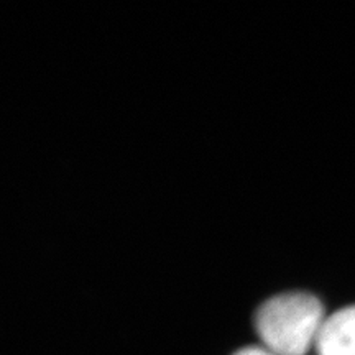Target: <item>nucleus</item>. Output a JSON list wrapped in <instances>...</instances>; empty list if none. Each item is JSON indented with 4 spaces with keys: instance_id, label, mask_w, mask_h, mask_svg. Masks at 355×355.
<instances>
[{
    "instance_id": "nucleus-1",
    "label": "nucleus",
    "mask_w": 355,
    "mask_h": 355,
    "mask_svg": "<svg viewBox=\"0 0 355 355\" xmlns=\"http://www.w3.org/2000/svg\"><path fill=\"white\" fill-rule=\"evenodd\" d=\"M327 314L318 295L290 290L261 301L252 322L259 344L273 354L308 355L316 349Z\"/></svg>"
},
{
    "instance_id": "nucleus-2",
    "label": "nucleus",
    "mask_w": 355,
    "mask_h": 355,
    "mask_svg": "<svg viewBox=\"0 0 355 355\" xmlns=\"http://www.w3.org/2000/svg\"><path fill=\"white\" fill-rule=\"evenodd\" d=\"M314 354L355 355V303L327 314Z\"/></svg>"
},
{
    "instance_id": "nucleus-3",
    "label": "nucleus",
    "mask_w": 355,
    "mask_h": 355,
    "mask_svg": "<svg viewBox=\"0 0 355 355\" xmlns=\"http://www.w3.org/2000/svg\"><path fill=\"white\" fill-rule=\"evenodd\" d=\"M230 355H277V354H273L272 350L263 347V345L254 344V345H243V347L237 349Z\"/></svg>"
}]
</instances>
